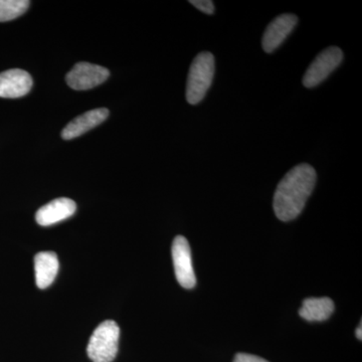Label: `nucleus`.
I'll return each instance as SVG.
<instances>
[{"label": "nucleus", "mask_w": 362, "mask_h": 362, "mask_svg": "<svg viewBox=\"0 0 362 362\" xmlns=\"http://www.w3.org/2000/svg\"><path fill=\"white\" fill-rule=\"evenodd\" d=\"M316 180L315 169L307 163L299 164L286 173L274 194V211L279 220L290 221L302 213Z\"/></svg>", "instance_id": "f257e3e1"}, {"label": "nucleus", "mask_w": 362, "mask_h": 362, "mask_svg": "<svg viewBox=\"0 0 362 362\" xmlns=\"http://www.w3.org/2000/svg\"><path fill=\"white\" fill-rule=\"evenodd\" d=\"M214 76V57L211 52H202L195 57L187 85V100L192 105L199 104L206 97Z\"/></svg>", "instance_id": "f03ea898"}, {"label": "nucleus", "mask_w": 362, "mask_h": 362, "mask_svg": "<svg viewBox=\"0 0 362 362\" xmlns=\"http://www.w3.org/2000/svg\"><path fill=\"white\" fill-rule=\"evenodd\" d=\"M120 328L115 321L100 324L93 332L88 344V356L94 362H112L118 352Z\"/></svg>", "instance_id": "7ed1b4c3"}, {"label": "nucleus", "mask_w": 362, "mask_h": 362, "mask_svg": "<svg viewBox=\"0 0 362 362\" xmlns=\"http://www.w3.org/2000/svg\"><path fill=\"white\" fill-rule=\"evenodd\" d=\"M343 52L339 47H330L321 52L307 69L303 78L306 88H314L323 82L341 64Z\"/></svg>", "instance_id": "20e7f679"}, {"label": "nucleus", "mask_w": 362, "mask_h": 362, "mask_svg": "<svg viewBox=\"0 0 362 362\" xmlns=\"http://www.w3.org/2000/svg\"><path fill=\"white\" fill-rule=\"evenodd\" d=\"M173 259L175 276L181 287L192 289L197 284V278L192 267V251L187 240L177 235L173 240Z\"/></svg>", "instance_id": "39448f33"}, {"label": "nucleus", "mask_w": 362, "mask_h": 362, "mask_svg": "<svg viewBox=\"0 0 362 362\" xmlns=\"http://www.w3.org/2000/svg\"><path fill=\"white\" fill-rule=\"evenodd\" d=\"M109 71L93 64L78 63L66 75V81L71 89L84 90L92 89L104 83L109 78Z\"/></svg>", "instance_id": "423d86ee"}, {"label": "nucleus", "mask_w": 362, "mask_h": 362, "mask_svg": "<svg viewBox=\"0 0 362 362\" xmlns=\"http://www.w3.org/2000/svg\"><path fill=\"white\" fill-rule=\"evenodd\" d=\"M297 23V16L292 13L281 14L272 21L270 25L267 26L262 40L264 51L270 54L277 49L293 32Z\"/></svg>", "instance_id": "0eeeda50"}, {"label": "nucleus", "mask_w": 362, "mask_h": 362, "mask_svg": "<svg viewBox=\"0 0 362 362\" xmlns=\"http://www.w3.org/2000/svg\"><path fill=\"white\" fill-rule=\"evenodd\" d=\"M33 88V78L28 71L13 69L0 73V97L21 98L25 96Z\"/></svg>", "instance_id": "6e6552de"}, {"label": "nucleus", "mask_w": 362, "mask_h": 362, "mask_svg": "<svg viewBox=\"0 0 362 362\" xmlns=\"http://www.w3.org/2000/svg\"><path fill=\"white\" fill-rule=\"evenodd\" d=\"M76 209L77 204L75 202L66 197H61L40 207L35 214V220L42 226L54 225L70 218L76 213Z\"/></svg>", "instance_id": "1a4fd4ad"}, {"label": "nucleus", "mask_w": 362, "mask_h": 362, "mask_svg": "<svg viewBox=\"0 0 362 362\" xmlns=\"http://www.w3.org/2000/svg\"><path fill=\"white\" fill-rule=\"evenodd\" d=\"M108 116L109 111L106 108L94 109V110L86 112L83 115L74 119L64 128L62 131V137L65 140L77 138L103 123Z\"/></svg>", "instance_id": "9d476101"}, {"label": "nucleus", "mask_w": 362, "mask_h": 362, "mask_svg": "<svg viewBox=\"0 0 362 362\" xmlns=\"http://www.w3.org/2000/svg\"><path fill=\"white\" fill-rule=\"evenodd\" d=\"M56 252H42L35 257V282L40 289H45L54 282L59 272Z\"/></svg>", "instance_id": "9b49d317"}, {"label": "nucleus", "mask_w": 362, "mask_h": 362, "mask_svg": "<svg viewBox=\"0 0 362 362\" xmlns=\"http://www.w3.org/2000/svg\"><path fill=\"white\" fill-rule=\"evenodd\" d=\"M334 312V302L330 298H308L305 299L299 315L310 322L327 320Z\"/></svg>", "instance_id": "f8f14e48"}, {"label": "nucleus", "mask_w": 362, "mask_h": 362, "mask_svg": "<svg viewBox=\"0 0 362 362\" xmlns=\"http://www.w3.org/2000/svg\"><path fill=\"white\" fill-rule=\"evenodd\" d=\"M28 0H0V21L16 20L28 11Z\"/></svg>", "instance_id": "ddd939ff"}, {"label": "nucleus", "mask_w": 362, "mask_h": 362, "mask_svg": "<svg viewBox=\"0 0 362 362\" xmlns=\"http://www.w3.org/2000/svg\"><path fill=\"white\" fill-rule=\"evenodd\" d=\"M190 4L206 14H214V4L211 0H190Z\"/></svg>", "instance_id": "4468645a"}, {"label": "nucleus", "mask_w": 362, "mask_h": 362, "mask_svg": "<svg viewBox=\"0 0 362 362\" xmlns=\"http://www.w3.org/2000/svg\"><path fill=\"white\" fill-rule=\"evenodd\" d=\"M233 362H270L266 359L262 358L257 356L247 354H238L233 359Z\"/></svg>", "instance_id": "2eb2a0df"}, {"label": "nucleus", "mask_w": 362, "mask_h": 362, "mask_svg": "<svg viewBox=\"0 0 362 362\" xmlns=\"http://www.w3.org/2000/svg\"><path fill=\"white\" fill-rule=\"evenodd\" d=\"M362 326L361 323V325H359V327H357V329L356 331V337L358 338L359 340L362 339Z\"/></svg>", "instance_id": "dca6fc26"}]
</instances>
